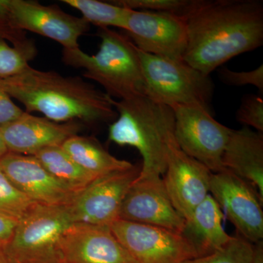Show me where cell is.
<instances>
[{
    "label": "cell",
    "mask_w": 263,
    "mask_h": 263,
    "mask_svg": "<svg viewBox=\"0 0 263 263\" xmlns=\"http://www.w3.org/2000/svg\"><path fill=\"white\" fill-rule=\"evenodd\" d=\"M223 219L220 206L209 194L185 221L182 235L191 242L199 256L215 252L231 239L223 228Z\"/></svg>",
    "instance_id": "19"
},
{
    "label": "cell",
    "mask_w": 263,
    "mask_h": 263,
    "mask_svg": "<svg viewBox=\"0 0 263 263\" xmlns=\"http://www.w3.org/2000/svg\"><path fill=\"white\" fill-rule=\"evenodd\" d=\"M33 58L22 50L10 46L7 41L0 40V79L18 75L28 67L29 62Z\"/></svg>",
    "instance_id": "27"
},
{
    "label": "cell",
    "mask_w": 263,
    "mask_h": 263,
    "mask_svg": "<svg viewBox=\"0 0 263 263\" xmlns=\"http://www.w3.org/2000/svg\"><path fill=\"white\" fill-rule=\"evenodd\" d=\"M61 146L76 163L95 178L129 169L135 165L110 155L96 139L89 137L76 135Z\"/></svg>",
    "instance_id": "20"
},
{
    "label": "cell",
    "mask_w": 263,
    "mask_h": 263,
    "mask_svg": "<svg viewBox=\"0 0 263 263\" xmlns=\"http://www.w3.org/2000/svg\"><path fill=\"white\" fill-rule=\"evenodd\" d=\"M72 223L66 206L36 203L18 221L5 252L13 263H65L60 240Z\"/></svg>",
    "instance_id": "6"
},
{
    "label": "cell",
    "mask_w": 263,
    "mask_h": 263,
    "mask_svg": "<svg viewBox=\"0 0 263 263\" xmlns=\"http://www.w3.org/2000/svg\"><path fill=\"white\" fill-rule=\"evenodd\" d=\"M182 16L187 29L183 60L205 75L262 46L260 0H193Z\"/></svg>",
    "instance_id": "1"
},
{
    "label": "cell",
    "mask_w": 263,
    "mask_h": 263,
    "mask_svg": "<svg viewBox=\"0 0 263 263\" xmlns=\"http://www.w3.org/2000/svg\"><path fill=\"white\" fill-rule=\"evenodd\" d=\"M0 263H13L5 252L4 245H0Z\"/></svg>",
    "instance_id": "33"
},
{
    "label": "cell",
    "mask_w": 263,
    "mask_h": 263,
    "mask_svg": "<svg viewBox=\"0 0 263 263\" xmlns=\"http://www.w3.org/2000/svg\"><path fill=\"white\" fill-rule=\"evenodd\" d=\"M249 263H263V242L253 243L252 258Z\"/></svg>",
    "instance_id": "32"
},
{
    "label": "cell",
    "mask_w": 263,
    "mask_h": 263,
    "mask_svg": "<svg viewBox=\"0 0 263 263\" xmlns=\"http://www.w3.org/2000/svg\"><path fill=\"white\" fill-rule=\"evenodd\" d=\"M65 4L79 10L89 24L99 28L117 27L125 30L130 10L119 6L110 2L98 0H62Z\"/></svg>",
    "instance_id": "22"
},
{
    "label": "cell",
    "mask_w": 263,
    "mask_h": 263,
    "mask_svg": "<svg viewBox=\"0 0 263 263\" xmlns=\"http://www.w3.org/2000/svg\"><path fill=\"white\" fill-rule=\"evenodd\" d=\"M212 174L206 166L185 154L174 137L162 180L173 205L185 221L210 194Z\"/></svg>",
    "instance_id": "12"
},
{
    "label": "cell",
    "mask_w": 263,
    "mask_h": 263,
    "mask_svg": "<svg viewBox=\"0 0 263 263\" xmlns=\"http://www.w3.org/2000/svg\"><path fill=\"white\" fill-rule=\"evenodd\" d=\"M252 250L253 243L237 234L215 252L187 259L182 263H249Z\"/></svg>",
    "instance_id": "24"
},
{
    "label": "cell",
    "mask_w": 263,
    "mask_h": 263,
    "mask_svg": "<svg viewBox=\"0 0 263 263\" xmlns=\"http://www.w3.org/2000/svg\"><path fill=\"white\" fill-rule=\"evenodd\" d=\"M24 112L0 86V128L16 120Z\"/></svg>",
    "instance_id": "30"
},
{
    "label": "cell",
    "mask_w": 263,
    "mask_h": 263,
    "mask_svg": "<svg viewBox=\"0 0 263 263\" xmlns=\"http://www.w3.org/2000/svg\"><path fill=\"white\" fill-rule=\"evenodd\" d=\"M210 193L237 234L252 243L262 241L263 198L252 185L226 169L213 173Z\"/></svg>",
    "instance_id": "10"
},
{
    "label": "cell",
    "mask_w": 263,
    "mask_h": 263,
    "mask_svg": "<svg viewBox=\"0 0 263 263\" xmlns=\"http://www.w3.org/2000/svg\"><path fill=\"white\" fill-rule=\"evenodd\" d=\"M60 246L65 263H138L108 226L72 223Z\"/></svg>",
    "instance_id": "15"
},
{
    "label": "cell",
    "mask_w": 263,
    "mask_h": 263,
    "mask_svg": "<svg viewBox=\"0 0 263 263\" xmlns=\"http://www.w3.org/2000/svg\"><path fill=\"white\" fill-rule=\"evenodd\" d=\"M193 0H112L122 8L140 11L166 12L183 15Z\"/></svg>",
    "instance_id": "26"
},
{
    "label": "cell",
    "mask_w": 263,
    "mask_h": 263,
    "mask_svg": "<svg viewBox=\"0 0 263 263\" xmlns=\"http://www.w3.org/2000/svg\"><path fill=\"white\" fill-rule=\"evenodd\" d=\"M119 219L181 233L185 219L170 200L161 177H138L124 197Z\"/></svg>",
    "instance_id": "14"
},
{
    "label": "cell",
    "mask_w": 263,
    "mask_h": 263,
    "mask_svg": "<svg viewBox=\"0 0 263 263\" xmlns=\"http://www.w3.org/2000/svg\"><path fill=\"white\" fill-rule=\"evenodd\" d=\"M138 51L143 72V95L171 108L176 105H200L209 108L214 93L210 76L194 68L182 59Z\"/></svg>",
    "instance_id": "5"
},
{
    "label": "cell",
    "mask_w": 263,
    "mask_h": 263,
    "mask_svg": "<svg viewBox=\"0 0 263 263\" xmlns=\"http://www.w3.org/2000/svg\"><path fill=\"white\" fill-rule=\"evenodd\" d=\"M109 228L138 263H182L199 256L187 238L172 230L122 219Z\"/></svg>",
    "instance_id": "8"
},
{
    "label": "cell",
    "mask_w": 263,
    "mask_h": 263,
    "mask_svg": "<svg viewBox=\"0 0 263 263\" xmlns=\"http://www.w3.org/2000/svg\"><path fill=\"white\" fill-rule=\"evenodd\" d=\"M236 120L245 127L263 133V100L261 96L248 95L242 99L236 112Z\"/></svg>",
    "instance_id": "28"
},
{
    "label": "cell",
    "mask_w": 263,
    "mask_h": 263,
    "mask_svg": "<svg viewBox=\"0 0 263 263\" xmlns=\"http://www.w3.org/2000/svg\"><path fill=\"white\" fill-rule=\"evenodd\" d=\"M222 164L256 189L263 198V136L243 127L232 129L222 155Z\"/></svg>",
    "instance_id": "18"
},
{
    "label": "cell",
    "mask_w": 263,
    "mask_h": 263,
    "mask_svg": "<svg viewBox=\"0 0 263 263\" xmlns=\"http://www.w3.org/2000/svg\"><path fill=\"white\" fill-rule=\"evenodd\" d=\"M112 103L118 116L109 124V141L139 152L142 165L138 177L163 176L169 145L174 139L173 109L143 95L126 100L112 98Z\"/></svg>",
    "instance_id": "3"
},
{
    "label": "cell",
    "mask_w": 263,
    "mask_h": 263,
    "mask_svg": "<svg viewBox=\"0 0 263 263\" xmlns=\"http://www.w3.org/2000/svg\"><path fill=\"white\" fill-rule=\"evenodd\" d=\"M141 169L134 165L91 181L66 206L72 222L109 227L119 219L123 200Z\"/></svg>",
    "instance_id": "9"
},
{
    "label": "cell",
    "mask_w": 263,
    "mask_h": 263,
    "mask_svg": "<svg viewBox=\"0 0 263 263\" xmlns=\"http://www.w3.org/2000/svg\"><path fill=\"white\" fill-rule=\"evenodd\" d=\"M32 156L51 176L73 193H79L97 179L76 163L61 146L48 147Z\"/></svg>",
    "instance_id": "21"
},
{
    "label": "cell",
    "mask_w": 263,
    "mask_h": 263,
    "mask_svg": "<svg viewBox=\"0 0 263 263\" xmlns=\"http://www.w3.org/2000/svg\"><path fill=\"white\" fill-rule=\"evenodd\" d=\"M0 167L17 188L32 201L47 206H67L76 194L57 181L32 155L8 152Z\"/></svg>",
    "instance_id": "16"
},
{
    "label": "cell",
    "mask_w": 263,
    "mask_h": 263,
    "mask_svg": "<svg viewBox=\"0 0 263 263\" xmlns=\"http://www.w3.org/2000/svg\"><path fill=\"white\" fill-rule=\"evenodd\" d=\"M18 221L0 214V245H5L13 235Z\"/></svg>",
    "instance_id": "31"
},
{
    "label": "cell",
    "mask_w": 263,
    "mask_h": 263,
    "mask_svg": "<svg viewBox=\"0 0 263 263\" xmlns=\"http://www.w3.org/2000/svg\"><path fill=\"white\" fill-rule=\"evenodd\" d=\"M219 78L224 84L234 86H253L263 91V65L249 71H234L227 67L219 70Z\"/></svg>",
    "instance_id": "29"
},
{
    "label": "cell",
    "mask_w": 263,
    "mask_h": 263,
    "mask_svg": "<svg viewBox=\"0 0 263 263\" xmlns=\"http://www.w3.org/2000/svg\"><path fill=\"white\" fill-rule=\"evenodd\" d=\"M8 150H7L6 147L4 142H3V138H2L1 134H0V158L3 156H4L5 154L8 153Z\"/></svg>",
    "instance_id": "34"
},
{
    "label": "cell",
    "mask_w": 263,
    "mask_h": 263,
    "mask_svg": "<svg viewBox=\"0 0 263 263\" xmlns=\"http://www.w3.org/2000/svg\"><path fill=\"white\" fill-rule=\"evenodd\" d=\"M124 31L140 51L183 60L187 46V29L182 15L130 10Z\"/></svg>",
    "instance_id": "11"
},
{
    "label": "cell",
    "mask_w": 263,
    "mask_h": 263,
    "mask_svg": "<svg viewBox=\"0 0 263 263\" xmlns=\"http://www.w3.org/2000/svg\"><path fill=\"white\" fill-rule=\"evenodd\" d=\"M35 204L12 183L0 167V214L18 221Z\"/></svg>",
    "instance_id": "23"
},
{
    "label": "cell",
    "mask_w": 263,
    "mask_h": 263,
    "mask_svg": "<svg viewBox=\"0 0 263 263\" xmlns=\"http://www.w3.org/2000/svg\"><path fill=\"white\" fill-rule=\"evenodd\" d=\"M0 40L9 42L13 47L34 57L37 53L35 45L29 39L26 32L17 29L10 18L9 0H0Z\"/></svg>",
    "instance_id": "25"
},
{
    "label": "cell",
    "mask_w": 263,
    "mask_h": 263,
    "mask_svg": "<svg viewBox=\"0 0 263 263\" xmlns=\"http://www.w3.org/2000/svg\"><path fill=\"white\" fill-rule=\"evenodd\" d=\"M171 108L175 140L179 148L214 174L226 170L222 155L232 129L218 122L210 109L202 105H176Z\"/></svg>",
    "instance_id": "7"
},
{
    "label": "cell",
    "mask_w": 263,
    "mask_h": 263,
    "mask_svg": "<svg viewBox=\"0 0 263 263\" xmlns=\"http://www.w3.org/2000/svg\"><path fill=\"white\" fill-rule=\"evenodd\" d=\"M82 126L77 121L57 123L24 111L16 120L0 128V134L8 152L34 155L48 147L62 146L78 135Z\"/></svg>",
    "instance_id": "17"
},
{
    "label": "cell",
    "mask_w": 263,
    "mask_h": 263,
    "mask_svg": "<svg viewBox=\"0 0 263 263\" xmlns=\"http://www.w3.org/2000/svg\"><path fill=\"white\" fill-rule=\"evenodd\" d=\"M10 18L20 30L29 31L61 44L65 49L79 48V41L89 29L84 18L65 13L57 5L35 1L9 0Z\"/></svg>",
    "instance_id": "13"
},
{
    "label": "cell",
    "mask_w": 263,
    "mask_h": 263,
    "mask_svg": "<svg viewBox=\"0 0 263 263\" xmlns=\"http://www.w3.org/2000/svg\"><path fill=\"white\" fill-rule=\"evenodd\" d=\"M0 86L24 105L27 113L43 114L54 122L97 124L112 123L117 118L112 98L80 77L29 65L18 75L0 79Z\"/></svg>",
    "instance_id": "2"
},
{
    "label": "cell",
    "mask_w": 263,
    "mask_h": 263,
    "mask_svg": "<svg viewBox=\"0 0 263 263\" xmlns=\"http://www.w3.org/2000/svg\"><path fill=\"white\" fill-rule=\"evenodd\" d=\"M98 35L100 44L95 54H87L80 48H64V63L84 69V77L103 86L111 98L126 100L143 95L141 60L134 43L110 28H99Z\"/></svg>",
    "instance_id": "4"
}]
</instances>
